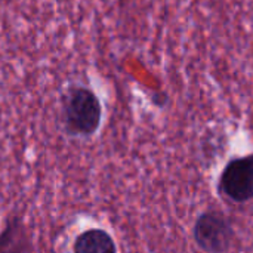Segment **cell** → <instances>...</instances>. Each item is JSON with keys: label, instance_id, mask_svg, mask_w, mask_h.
<instances>
[{"label": "cell", "instance_id": "3957f363", "mask_svg": "<svg viewBox=\"0 0 253 253\" xmlns=\"http://www.w3.org/2000/svg\"><path fill=\"white\" fill-rule=\"evenodd\" d=\"M221 193L234 203H246L253 199V154L233 159L219 178Z\"/></svg>", "mask_w": 253, "mask_h": 253}, {"label": "cell", "instance_id": "7a4b0ae2", "mask_svg": "<svg viewBox=\"0 0 253 253\" xmlns=\"http://www.w3.org/2000/svg\"><path fill=\"white\" fill-rule=\"evenodd\" d=\"M193 237L205 253H227L234 240V228L225 215L209 211L197 218Z\"/></svg>", "mask_w": 253, "mask_h": 253}, {"label": "cell", "instance_id": "277c9868", "mask_svg": "<svg viewBox=\"0 0 253 253\" xmlns=\"http://www.w3.org/2000/svg\"><path fill=\"white\" fill-rule=\"evenodd\" d=\"M73 251L74 253H117V246L107 231L92 228L76 239Z\"/></svg>", "mask_w": 253, "mask_h": 253}, {"label": "cell", "instance_id": "5b68a950", "mask_svg": "<svg viewBox=\"0 0 253 253\" xmlns=\"http://www.w3.org/2000/svg\"><path fill=\"white\" fill-rule=\"evenodd\" d=\"M0 253H34L33 245L18 222L9 224L0 234Z\"/></svg>", "mask_w": 253, "mask_h": 253}, {"label": "cell", "instance_id": "6da1fadb", "mask_svg": "<svg viewBox=\"0 0 253 253\" xmlns=\"http://www.w3.org/2000/svg\"><path fill=\"white\" fill-rule=\"evenodd\" d=\"M62 125L70 136H92L101 126L102 105L93 90L84 86H70L61 99Z\"/></svg>", "mask_w": 253, "mask_h": 253}]
</instances>
